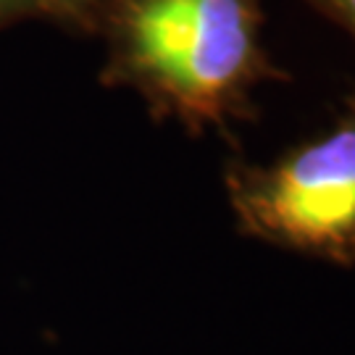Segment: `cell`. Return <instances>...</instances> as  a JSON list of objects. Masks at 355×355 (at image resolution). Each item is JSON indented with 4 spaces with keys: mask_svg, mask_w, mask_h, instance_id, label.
Listing matches in <instances>:
<instances>
[{
    "mask_svg": "<svg viewBox=\"0 0 355 355\" xmlns=\"http://www.w3.org/2000/svg\"><path fill=\"white\" fill-rule=\"evenodd\" d=\"M258 0H121L116 71L190 127L250 111V92L282 79L261 42Z\"/></svg>",
    "mask_w": 355,
    "mask_h": 355,
    "instance_id": "6da1fadb",
    "label": "cell"
},
{
    "mask_svg": "<svg viewBox=\"0 0 355 355\" xmlns=\"http://www.w3.org/2000/svg\"><path fill=\"white\" fill-rule=\"evenodd\" d=\"M229 200L240 229L255 240L355 266V95L316 140L271 166H237Z\"/></svg>",
    "mask_w": 355,
    "mask_h": 355,
    "instance_id": "7a4b0ae2",
    "label": "cell"
},
{
    "mask_svg": "<svg viewBox=\"0 0 355 355\" xmlns=\"http://www.w3.org/2000/svg\"><path fill=\"white\" fill-rule=\"evenodd\" d=\"M305 3L355 40V0H305Z\"/></svg>",
    "mask_w": 355,
    "mask_h": 355,
    "instance_id": "3957f363",
    "label": "cell"
},
{
    "mask_svg": "<svg viewBox=\"0 0 355 355\" xmlns=\"http://www.w3.org/2000/svg\"><path fill=\"white\" fill-rule=\"evenodd\" d=\"M24 6H29V0H0V19L8 16V13L21 11Z\"/></svg>",
    "mask_w": 355,
    "mask_h": 355,
    "instance_id": "277c9868",
    "label": "cell"
},
{
    "mask_svg": "<svg viewBox=\"0 0 355 355\" xmlns=\"http://www.w3.org/2000/svg\"><path fill=\"white\" fill-rule=\"evenodd\" d=\"M61 3H69V6H87V3H98V0H61Z\"/></svg>",
    "mask_w": 355,
    "mask_h": 355,
    "instance_id": "5b68a950",
    "label": "cell"
}]
</instances>
